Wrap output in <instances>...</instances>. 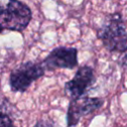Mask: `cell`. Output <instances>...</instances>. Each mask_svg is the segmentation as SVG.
Instances as JSON below:
<instances>
[{"mask_svg":"<svg viewBox=\"0 0 127 127\" xmlns=\"http://www.w3.org/2000/svg\"><path fill=\"white\" fill-rule=\"evenodd\" d=\"M103 104L104 100L102 98L85 95L78 99L70 100L66 112V127L77 125L82 117L100 109Z\"/></svg>","mask_w":127,"mask_h":127,"instance_id":"277c9868","label":"cell"},{"mask_svg":"<svg viewBox=\"0 0 127 127\" xmlns=\"http://www.w3.org/2000/svg\"><path fill=\"white\" fill-rule=\"evenodd\" d=\"M32 20V11L20 0H0V29L24 31Z\"/></svg>","mask_w":127,"mask_h":127,"instance_id":"7a4b0ae2","label":"cell"},{"mask_svg":"<svg viewBox=\"0 0 127 127\" xmlns=\"http://www.w3.org/2000/svg\"><path fill=\"white\" fill-rule=\"evenodd\" d=\"M4 100H5V98H4V99H3V98H0V105H1V104L4 102Z\"/></svg>","mask_w":127,"mask_h":127,"instance_id":"9c48e42d","label":"cell"},{"mask_svg":"<svg viewBox=\"0 0 127 127\" xmlns=\"http://www.w3.org/2000/svg\"><path fill=\"white\" fill-rule=\"evenodd\" d=\"M34 127H54V124L50 120L41 119V120H38L36 122V124L34 125Z\"/></svg>","mask_w":127,"mask_h":127,"instance_id":"ba28073f","label":"cell"},{"mask_svg":"<svg viewBox=\"0 0 127 127\" xmlns=\"http://www.w3.org/2000/svg\"><path fill=\"white\" fill-rule=\"evenodd\" d=\"M95 82L94 70L89 65L78 67L72 78L64 83V91L69 99H78L85 95Z\"/></svg>","mask_w":127,"mask_h":127,"instance_id":"5b68a950","label":"cell"},{"mask_svg":"<svg viewBox=\"0 0 127 127\" xmlns=\"http://www.w3.org/2000/svg\"><path fill=\"white\" fill-rule=\"evenodd\" d=\"M77 64V49L72 47H57L42 62L45 69L52 71L58 68L72 69Z\"/></svg>","mask_w":127,"mask_h":127,"instance_id":"8992f818","label":"cell"},{"mask_svg":"<svg viewBox=\"0 0 127 127\" xmlns=\"http://www.w3.org/2000/svg\"><path fill=\"white\" fill-rule=\"evenodd\" d=\"M1 32H2V30H1V29H0V33H1Z\"/></svg>","mask_w":127,"mask_h":127,"instance_id":"30bf717a","label":"cell"},{"mask_svg":"<svg viewBox=\"0 0 127 127\" xmlns=\"http://www.w3.org/2000/svg\"><path fill=\"white\" fill-rule=\"evenodd\" d=\"M97 38L109 52L127 51V30L120 13H111L106 16L97 30Z\"/></svg>","mask_w":127,"mask_h":127,"instance_id":"6da1fadb","label":"cell"},{"mask_svg":"<svg viewBox=\"0 0 127 127\" xmlns=\"http://www.w3.org/2000/svg\"><path fill=\"white\" fill-rule=\"evenodd\" d=\"M11 108L12 106L10 102H8L6 99L0 105V127H15L11 117V111H9Z\"/></svg>","mask_w":127,"mask_h":127,"instance_id":"52a82bcc","label":"cell"},{"mask_svg":"<svg viewBox=\"0 0 127 127\" xmlns=\"http://www.w3.org/2000/svg\"><path fill=\"white\" fill-rule=\"evenodd\" d=\"M42 63L29 61L13 69L9 76L10 88L14 92H25L31 84L45 74Z\"/></svg>","mask_w":127,"mask_h":127,"instance_id":"3957f363","label":"cell"}]
</instances>
